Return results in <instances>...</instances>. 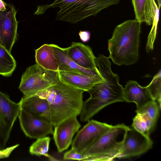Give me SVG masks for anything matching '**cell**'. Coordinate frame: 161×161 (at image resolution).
I'll return each mask as SVG.
<instances>
[{
    "label": "cell",
    "mask_w": 161,
    "mask_h": 161,
    "mask_svg": "<svg viewBox=\"0 0 161 161\" xmlns=\"http://www.w3.org/2000/svg\"><path fill=\"white\" fill-rule=\"evenodd\" d=\"M19 103L20 109L52 124L50 106L46 99L37 94L24 96Z\"/></svg>",
    "instance_id": "obj_11"
},
{
    "label": "cell",
    "mask_w": 161,
    "mask_h": 161,
    "mask_svg": "<svg viewBox=\"0 0 161 161\" xmlns=\"http://www.w3.org/2000/svg\"><path fill=\"white\" fill-rule=\"evenodd\" d=\"M18 116L21 128L27 137L37 139L53 133V126L50 123L21 109Z\"/></svg>",
    "instance_id": "obj_8"
},
{
    "label": "cell",
    "mask_w": 161,
    "mask_h": 161,
    "mask_svg": "<svg viewBox=\"0 0 161 161\" xmlns=\"http://www.w3.org/2000/svg\"><path fill=\"white\" fill-rule=\"evenodd\" d=\"M141 23L136 19L128 20L115 28L108 40V58L115 64L129 65L137 61Z\"/></svg>",
    "instance_id": "obj_2"
},
{
    "label": "cell",
    "mask_w": 161,
    "mask_h": 161,
    "mask_svg": "<svg viewBox=\"0 0 161 161\" xmlns=\"http://www.w3.org/2000/svg\"><path fill=\"white\" fill-rule=\"evenodd\" d=\"M50 139L49 137L45 136L37 139L30 147V153L37 156L43 155L50 160H54V158L47 153Z\"/></svg>",
    "instance_id": "obj_21"
},
{
    "label": "cell",
    "mask_w": 161,
    "mask_h": 161,
    "mask_svg": "<svg viewBox=\"0 0 161 161\" xmlns=\"http://www.w3.org/2000/svg\"><path fill=\"white\" fill-rule=\"evenodd\" d=\"M17 11L13 5H8L0 24V45L11 53L17 36Z\"/></svg>",
    "instance_id": "obj_9"
},
{
    "label": "cell",
    "mask_w": 161,
    "mask_h": 161,
    "mask_svg": "<svg viewBox=\"0 0 161 161\" xmlns=\"http://www.w3.org/2000/svg\"><path fill=\"white\" fill-rule=\"evenodd\" d=\"M131 1L136 19L148 25H152L157 5L155 0Z\"/></svg>",
    "instance_id": "obj_16"
},
{
    "label": "cell",
    "mask_w": 161,
    "mask_h": 161,
    "mask_svg": "<svg viewBox=\"0 0 161 161\" xmlns=\"http://www.w3.org/2000/svg\"><path fill=\"white\" fill-rule=\"evenodd\" d=\"M153 144L149 136L142 134L132 127H129L116 158H126L140 155L150 149Z\"/></svg>",
    "instance_id": "obj_7"
},
{
    "label": "cell",
    "mask_w": 161,
    "mask_h": 161,
    "mask_svg": "<svg viewBox=\"0 0 161 161\" xmlns=\"http://www.w3.org/2000/svg\"><path fill=\"white\" fill-rule=\"evenodd\" d=\"M59 79L58 71L45 69L36 63L23 73L19 88L24 96H32L47 88Z\"/></svg>",
    "instance_id": "obj_5"
},
{
    "label": "cell",
    "mask_w": 161,
    "mask_h": 161,
    "mask_svg": "<svg viewBox=\"0 0 161 161\" xmlns=\"http://www.w3.org/2000/svg\"><path fill=\"white\" fill-rule=\"evenodd\" d=\"M5 11H3L0 10V24L2 18L4 13Z\"/></svg>",
    "instance_id": "obj_30"
},
{
    "label": "cell",
    "mask_w": 161,
    "mask_h": 161,
    "mask_svg": "<svg viewBox=\"0 0 161 161\" xmlns=\"http://www.w3.org/2000/svg\"><path fill=\"white\" fill-rule=\"evenodd\" d=\"M161 69L154 76L151 81L146 86L152 99L157 101L161 108Z\"/></svg>",
    "instance_id": "obj_22"
},
{
    "label": "cell",
    "mask_w": 161,
    "mask_h": 161,
    "mask_svg": "<svg viewBox=\"0 0 161 161\" xmlns=\"http://www.w3.org/2000/svg\"><path fill=\"white\" fill-rule=\"evenodd\" d=\"M8 5L3 0H0V10L3 11H6Z\"/></svg>",
    "instance_id": "obj_29"
},
{
    "label": "cell",
    "mask_w": 161,
    "mask_h": 161,
    "mask_svg": "<svg viewBox=\"0 0 161 161\" xmlns=\"http://www.w3.org/2000/svg\"><path fill=\"white\" fill-rule=\"evenodd\" d=\"M81 126L77 116H74L54 126L53 138L59 153L68 149L72 143L74 135L79 131Z\"/></svg>",
    "instance_id": "obj_10"
},
{
    "label": "cell",
    "mask_w": 161,
    "mask_h": 161,
    "mask_svg": "<svg viewBox=\"0 0 161 161\" xmlns=\"http://www.w3.org/2000/svg\"><path fill=\"white\" fill-rule=\"evenodd\" d=\"M156 123L146 116L137 113L133 119L131 127L142 134L149 136Z\"/></svg>",
    "instance_id": "obj_20"
},
{
    "label": "cell",
    "mask_w": 161,
    "mask_h": 161,
    "mask_svg": "<svg viewBox=\"0 0 161 161\" xmlns=\"http://www.w3.org/2000/svg\"><path fill=\"white\" fill-rule=\"evenodd\" d=\"M36 63L43 68L58 71V65L54 51L50 44H45L35 50Z\"/></svg>",
    "instance_id": "obj_18"
},
{
    "label": "cell",
    "mask_w": 161,
    "mask_h": 161,
    "mask_svg": "<svg viewBox=\"0 0 161 161\" xmlns=\"http://www.w3.org/2000/svg\"><path fill=\"white\" fill-rule=\"evenodd\" d=\"M56 55L58 71L72 72L89 76L101 75L98 69H89L81 67L70 58L65 48H62L55 44H50Z\"/></svg>",
    "instance_id": "obj_13"
},
{
    "label": "cell",
    "mask_w": 161,
    "mask_h": 161,
    "mask_svg": "<svg viewBox=\"0 0 161 161\" xmlns=\"http://www.w3.org/2000/svg\"><path fill=\"white\" fill-rule=\"evenodd\" d=\"M160 108L156 101L153 100L147 103L140 109L136 110V113L146 116L156 123Z\"/></svg>",
    "instance_id": "obj_23"
},
{
    "label": "cell",
    "mask_w": 161,
    "mask_h": 161,
    "mask_svg": "<svg viewBox=\"0 0 161 161\" xmlns=\"http://www.w3.org/2000/svg\"><path fill=\"white\" fill-rule=\"evenodd\" d=\"M59 79L77 88L88 92L96 84L103 81L101 75L89 76L72 72L58 71Z\"/></svg>",
    "instance_id": "obj_14"
},
{
    "label": "cell",
    "mask_w": 161,
    "mask_h": 161,
    "mask_svg": "<svg viewBox=\"0 0 161 161\" xmlns=\"http://www.w3.org/2000/svg\"><path fill=\"white\" fill-rule=\"evenodd\" d=\"M65 49L70 58L81 67L89 69H98L95 63L96 57L88 45L80 42H73Z\"/></svg>",
    "instance_id": "obj_12"
},
{
    "label": "cell",
    "mask_w": 161,
    "mask_h": 161,
    "mask_svg": "<svg viewBox=\"0 0 161 161\" xmlns=\"http://www.w3.org/2000/svg\"><path fill=\"white\" fill-rule=\"evenodd\" d=\"M19 146V144H16L11 147L0 150V158L8 157L12 152Z\"/></svg>",
    "instance_id": "obj_27"
},
{
    "label": "cell",
    "mask_w": 161,
    "mask_h": 161,
    "mask_svg": "<svg viewBox=\"0 0 161 161\" xmlns=\"http://www.w3.org/2000/svg\"><path fill=\"white\" fill-rule=\"evenodd\" d=\"M158 7V8L160 9L161 6V0H157Z\"/></svg>",
    "instance_id": "obj_31"
},
{
    "label": "cell",
    "mask_w": 161,
    "mask_h": 161,
    "mask_svg": "<svg viewBox=\"0 0 161 161\" xmlns=\"http://www.w3.org/2000/svg\"><path fill=\"white\" fill-rule=\"evenodd\" d=\"M113 125L91 119L79 131L73 142L71 148L84 154L103 134Z\"/></svg>",
    "instance_id": "obj_6"
},
{
    "label": "cell",
    "mask_w": 161,
    "mask_h": 161,
    "mask_svg": "<svg viewBox=\"0 0 161 161\" xmlns=\"http://www.w3.org/2000/svg\"><path fill=\"white\" fill-rule=\"evenodd\" d=\"M129 127L123 124L113 126L84 153L86 158L84 161H111L116 158Z\"/></svg>",
    "instance_id": "obj_4"
},
{
    "label": "cell",
    "mask_w": 161,
    "mask_h": 161,
    "mask_svg": "<svg viewBox=\"0 0 161 161\" xmlns=\"http://www.w3.org/2000/svg\"><path fill=\"white\" fill-rule=\"evenodd\" d=\"M12 128L0 118V149L6 146Z\"/></svg>",
    "instance_id": "obj_25"
},
{
    "label": "cell",
    "mask_w": 161,
    "mask_h": 161,
    "mask_svg": "<svg viewBox=\"0 0 161 161\" xmlns=\"http://www.w3.org/2000/svg\"><path fill=\"white\" fill-rule=\"evenodd\" d=\"M123 97L124 101L135 103L136 106V110L153 100L146 86H142L136 81L132 80L128 81L124 88Z\"/></svg>",
    "instance_id": "obj_15"
},
{
    "label": "cell",
    "mask_w": 161,
    "mask_h": 161,
    "mask_svg": "<svg viewBox=\"0 0 161 161\" xmlns=\"http://www.w3.org/2000/svg\"><path fill=\"white\" fill-rule=\"evenodd\" d=\"M79 35L81 40L84 42H88L90 38L91 33L88 31H80L79 32Z\"/></svg>",
    "instance_id": "obj_28"
},
{
    "label": "cell",
    "mask_w": 161,
    "mask_h": 161,
    "mask_svg": "<svg viewBox=\"0 0 161 161\" xmlns=\"http://www.w3.org/2000/svg\"><path fill=\"white\" fill-rule=\"evenodd\" d=\"M159 9L157 5L152 24V26L148 37L146 46L147 51L149 52L153 48V44L156 36L158 24L159 19Z\"/></svg>",
    "instance_id": "obj_24"
},
{
    "label": "cell",
    "mask_w": 161,
    "mask_h": 161,
    "mask_svg": "<svg viewBox=\"0 0 161 161\" xmlns=\"http://www.w3.org/2000/svg\"><path fill=\"white\" fill-rule=\"evenodd\" d=\"M85 91L68 85L59 79L37 94L48 101L52 124L55 126L65 119L80 115Z\"/></svg>",
    "instance_id": "obj_1"
},
{
    "label": "cell",
    "mask_w": 161,
    "mask_h": 161,
    "mask_svg": "<svg viewBox=\"0 0 161 161\" xmlns=\"http://www.w3.org/2000/svg\"><path fill=\"white\" fill-rule=\"evenodd\" d=\"M20 110L19 103L11 100L0 91V118L8 125L13 127Z\"/></svg>",
    "instance_id": "obj_17"
},
{
    "label": "cell",
    "mask_w": 161,
    "mask_h": 161,
    "mask_svg": "<svg viewBox=\"0 0 161 161\" xmlns=\"http://www.w3.org/2000/svg\"><path fill=\"white\" fill-rule=\"evenodd\" d=\"M16 66V61L11 53L0 45V75L10 76Z\"/></svg>",
    "instance_id": "obj_19"
},
{
    "label": "cell",
    "mask_w": 161,
    "mask_h": 161,
    "mask_svg": "<svg viewBox=\"0 0 161 161\" xmlns=\"http://www.w3.org/2000/svg\"><path fill=\"white\" fill-rule=\"evenodd\" d=\"M63 158L64 160H76L84 161L86 159V157L75 150L71 148L64 154Z\"/></svg>",
    "instance_id": "obj_26"
},
{
    "label": "cell",
    "mask_w": 161,
    "mask_h": 161,
    "mask_svg": "<svg viewBox=\"0 0 161 161\" xmlns=\"http://www.w3.org/2000/svg\"><path fill=\"white\" fill-rule=\"evenodd\" d=\"M120 0H55L52 3L40 5L34 13L44 14L49 8L59 7L56 19L74 23L91 16H95L102 10L119 3Z\"/></svg>",
    "instance_id": "obj_3"
}]
</instances>
